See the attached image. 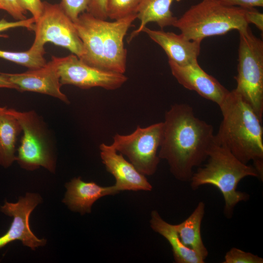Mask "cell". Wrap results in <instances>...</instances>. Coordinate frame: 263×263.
<instances>
[{
  "label": "cell",
  "mask_w": 263,
  "mask_h": 263,
  "mask_svg": "<svg viewBox=\"0 0 263 263\" xmlns=\"http://www.w3.org/2000/svg\"><path fill=\"white\" fill-rule=\"evenodd\" d=\"M103 20L86 11L81 14L74 23L85 51L80 59L89 65L105 70L103 62Z\"/></svg>",
  "instance_id": "2e32d148"
},
{
  "label": "cell",
  "mask_w": 263,
  "mask_h": 263,
  "mask_svg": "<svg viewBox=\"0 0 263 263\" xmlns=\"http://www.w3.org/2000/svg\"><path fill=\"white\" fill-rule=\"evenodd\" d=\"M100 157L107 170L115 179L114 185L119 192L123 190L150 191L152 186L145 175L124 159L111 145H100Z\"/></svg>",
  "instance_id": "5bb4252c"
},
{
  "label": "cell",
  "mask_w": 263,
  "mask_h": 263,
  "mask_svg": "<svg viewBox=\"0 0 263 263\" xmlns=\"http://www.w3.org/2000/svg\"><path fill=\"white\" fill-rule=\"evenodd\" d=\"M137 15L124 19L102 22L104 67L105 70L124 74L126 70L127 50L124 38Z\"/></svg>",
  "instance_id": "4fadbf2b"
},
{
  "label": "cell",
  "mask_w": 263,
  "mask_h": 263,
  "mask_svg": "<svg viewBox=\"0 0 263 263\" xmlns=\"http://www.w3.org/2000/svg\"><path fill=\"white\" fill-rule=\"evenodd\" d=\"M223 263H263V259L258 255L233 247L227 251Z\"/></svg>",
  "instance_id": "cb8c5ba5"
},
{
  "label": "cell",
  "mask_w": 263,
  "mask_h": 263,
  "mask_svg": "<svg viewBox=\"0 0 263 263\" xmlns=\"http://www.w3.org/2000/svg\"><path fill=\"white\" fill-rule=\"evenodd\" d=\"M35 38L32 45L44 48L47 42L65 48L81 58L85 51L74 22L66 15L59 4L43 1V9L35 21Z\"/></svg>",
  "instance_id": "ba28073f"
},
{
  "label": "cell",
  "mask_w": 263,
  "mask_h": 263,
  "mask_svg": "<svg viewBox=\"0 0 263 263\" xmlns=\"http://www.w3.org/2000/svg\"><path fill=\"white\" fill-rule=\"evenodd\" d=\"M219 107L223 119L214 135L215 143L228 149L244 164L252 161L262 180V120L234 89L229 92Z\"/></svg>",
  "instance_id": "7a4b0ae2"
},
{
  "label": "cell",
  "mask_w": 263,
  "mask_h": 263,
  "mask_svg": "<svg viewBox=\"0 0 263 263\" xmlns=\"http://www.w3.org/2000/svg\"><path fill=\"white\" fill-rule=\"evenodd\" d=\"M108 0H89L88 9L86 12L94 17L106 20L107 18L106 6Z\"/></svg>",
  "instance_id": "83f0119b"
},
{
  "label": "cell",
  "mask_w": 263,
  "mask_h": 263,
  "mask_svg": "<svg viewBox=\"0 0 263 263\" xmlns=\"http://www.w3.org/2000/svg\"><path fill=\"white\" fill-rule=\"evenodd\" d=\"M0 10L7 12L17 20L27 19V11L21 7L18 0H0Z\"/></svg>",
  "instance_id": "484cf974"
},
{
  "label": "cell",
  "mask_w": 263,
  "mask_h": 263,
  "mask_svg": "<svg viewBox=\"0 0 263 263\" xmlns=\"http://www.w3.org/2000/svg\"><path fill=\"white\" fill-rule=\"evenodd\" d=\"M222 3L232 6L249 9L255 7H263V0H218Z\"/></svg>",
  "instance_id": "f546056e"
},
{
  "label": "cell",
  "mask_w": 263,
  "mask_h": 263,
  "mask_svg": "<svg viewBox=\"0 0 263 263\" xmlns=\"http://www.w3.org/2000/svg\"><path fill=\"white\" fill-rule=\"evenodd\" d=\"M207 159V163L193 173L190 187L193 190L204 185L217 188L225 200L224 213L231 218L235 206L249 198V194L237 190L239 182L247 176L261 179V176L254 166L242 163L228 149L215 141Z\"/></svg>",
  "instance_id": "3957f363"
},
{
  "label": "cell",
  "mask_w": 263,
  "mask_h": 263,
  "mask_svg": "<svg viewBox=\"0 0 263 263\" xmlns=\"http://www.w3.org/2000/svg\"><path fill=\"white\" fill-rule=\"evenodd\" d=\"M44 47L32 45L24 52H11L0 50V58L26 67L29 69H35L43 66L47 62L44 57Z\"/></svg>",
  "instance_id": "7402d4cb"
},
{
  "label": "cell",
  "mask_w": 263,
  "mask_h": 263,
  "mask_svg": "<svg viewBox=\"0 0 263 263\" xmlns=\"http://www.w3.org/2000/svg\"><path fill=\"white\" fill-rule=\"evenodd\" d=\"M141 1V0H108L107 18L115 20L137 15Z\"/></svg>",
  "instance_id": "603a6c76"
},
{
  "label": "cell",
  "mask_w": 263,
  "mask_h": 263,
  "mask_svg": "<svg viewBox=\"0 0 263 263\" xmlns=\"http://www.w3.org/2000/svg\"><path fill=\"white\" fill-rule=\"evenodd\" d=\"M57 69L61 85H71L82 89L101 87L114 90L128 80L123 74L92 66L73 54L59 57Z\"/></svg>",
  "instance_id": "9c48e42d"
},
{
  "label": "cell",
  "mask_w": 263,
  "mask_h": 263,
  "mask_svg": "<svg viewBox=\"0 0 263 263\" xmlns=\"http://www.w3.org/2000/svg\"><path fill=\"white\" fill-rule=\"evenodd\" d=\"M59 59V57L52 56L51 60L40 68L21 73L1 74L20 92L43 94L69 104L68 97L60 90L61 84L57 69Z\"/></svg>",
  "instance_id": "8fae6325"
},
{
  "label": "cell",
  "mask_w": 263,
  "mask_h": 263,
  "mask_svg": "<svg viewBox=\"0 0 263 263\" xmlns=\"http://www.w3.org/2000/svg\"><path fill=\"white\" fill-rule=\"evenodd\" d=\"M247 23L254 24L260 31H263V14L255 8L245 9Z\"/></svg>",
  "instance_id": "4dcf8cb0"
},
{
  "label": "cell",
  "mask_w": 263,
  "mask_h": 263,
  "mask_svg": "<svg viewBox=\"0 0 263 263\" xmlns=\"http://www.w3.org/2000/svg\"><path fill=\"white\" fill-rule=\"evenodd\" d=\"M21 7L32 15L35 21L42 14L43 9V1L41 0H18Z\"/></svg>",
  "instance_id": "f1b7e54d"
},
{
  "label": "cell",
  "mask_w": 263,
  "mask_h": 263,
  "mask_svg": "<svg viewBox=\"0 0 263 263\" xmlns=\"http://www.w3.org/2000/svg\"><path fill=\"white\" fill-rule=\"evenodd\" d=\"M67 188L62 202L70 210L83 215L90 213L94 203L100 198L119 192L114 185L101 187L94 182H86L80 177L74 178L65 185Z\"/></svg>",
  "instance_id": "e0dca14e"
},
{
  "label": "cell",
  "mask_w": 263,
  "mask_h": 263,
  "mask_svg": "<svg viewBox=\"0 0 263 263\" xmlns=\"http://www.w3.org/2000/svg\"><path fill=\"white\" fill-rule=\"evenodd\" d=\"M9 110L19 121L23 132L16 158L20 166L28 170L42 167L54 172L52 143L41 117L34 111Z\"/></svg>",
  "instance_id": "8992f818"
},
{
  "label": "cell",
  "mask_w": 263,
  "mask_h": 263,
  "mask_svg": "<svg viewBox=\"0 0 263 263\" xmlns=\"http://www.w3.org/2000/svg\"><path fill=\"white\" fill-rule=\"evenodd\" d=\"M35 23L33 17L16 21H9L3 18L0 20V38H8V36L2 33L12 28L24 27L33 31Z\"/></svg>",
  "instance_id": "4316f807"
},
{
  "label": "cell",
  "mask_w": 263,
  "mask_h": 263,
  "mask_svg": "<svg viewBox=\"0 0 263 263\" xmlns=\"http://www.w3.org/2000/svg\"><path fill=\"white\" fill-rule=\"evenodd\" d=\"M248 24L245 9L226 5L218 0H203L177 18L173 26L186 38L201 42L206 38L239 31Z\"/></svg>",
  "instance_id": "277c9868"
},
{
  "label": "cell",
  "mask_w": 263,
  "mask_h": 263,
  "mask_svg": "<svg viewBox=\"0 0 263 263\" xmlns=\"http://www.w3.org/2000/svg\"><path fill=\"white\" fill-rule=\"evenodd\" d=\"M89 0H61L59 3L62 10L74 22L79 16L87 11Z\"/></svg>",
  "instance_id": "d4e9b609"
},
{
  "label": "cell",
  "mask_w": 263,
  "mask_h": 263,
  "mask_svg": "<svg viewBox=\"0 0 263 263\" xmlns=\"http://www.w3.org/2000/svg\"><path fill=\"white\" fill-rule=\"evenodd\" d=\"M142 32L163 49L169 60L182 66L198 61L201 42L189 40L181 34L152 30L147 26L144 27Z\"/></svg>",
  "instance_id": "9a60e30c"
},
{
  "label": "cell",
  "mask_w": 263,
  "mask_h": 263,
  "mask_svg": "<svg viewBox=\"0 0 263 263\" xmlns=\"http://www.w3.org/2000/svg\"><path fill=\"white\" fill-rule=\"evenodd\" d=\"M158 156L166 160L172 175L181 181H190L195 167L208 156L214 144L211 124L195 115L188 104L175 103L165 113Z\"/></svg>",
  "instance_id": "6da1fadb"
},
{
  "label": "cell",
  "mask_w": 263,
  "mask_h": 263,
  "mask_svg": "<svg viewBox=\"0 0 263 263\" xmlns=\"http://www.w3.org/2000/svg\"><path fill=\"white\" fill-rule=\"evenodd\" d=\"M21 132L19 123L9 108L0 105V165L4 168L16 160V142Z\"/></svg>",
  "instance_id": "d6986e66"
},
{
  "label": "cell",
  "mask_w": 263,
  "mask_h": 263,
  "mask_svg": "<svg viewBox=\"0 0 263 263\" xmlns=\"http://www.w3.org/2000/svg\"><path fill=\"white\" fill-rule=\"evenodd\" d=\"M163 133V122L145 128L138 126L130 134H115L111 145L126 155L140 173L150 176L156 172L160 162L157 152Z\"/></svg>",
  "instance_id": "52a82bcc"
},
{
  "label": "cell",
  "mask_w": 263,
  "mask_h": 263,
  "mask_svg": "<svg viewBox=\"0 0 263 263\" xmlns=\"http://www.w3.org/2000/svg\"><path fill=\"white\" fill-rule=\"evenodd\" d=\"M41 202V196L33 193H27L15 203L5 201L4 205L0 207V211L13 217V219L8 230L0 237V248L15 240L21 241L24 245L32 250L46 244V240L37 238L31 231L29 225L30 214Z\"/></svg>",
  "instance_id": "30bf717a"
},
{
  "label": "cell",
  "mask_w": 263,
  "mask_h": 263,
  "mask_svg": "<svg viewBox=\"0 0 263 263\" xmlns=\"http://www.w3.org/2000/svg\"><path fill=\"white\" fill-rule=\"evenodd\" d=\"M168 62L172 75L185 88L196 92L219 106L228 94L229 91L216 78L206 72L198 61L184 66L170 60Z\"/></svg>",
  "instance_id": "7c38bea8"
},
{
  "label": "cell",
  "mask_w": 263,
  "mask_h": 263,
  "mask_svg": "<svg viewBox=\"0 0 263 263\" xmlns=\"http://www.w3.org/2000/svg\"><path fill=\"white\" fill-rule=\"evenodd\" d=\"M0 88L16 89V86L10 82L7 78L0 73Z\"/></svg>",
  "instance_id": "1f68e13d"
},
{
  "label": "cell",
  "mask_w": 263,
  "mask_h": 263,
  "mask_svg": "<svg viewBox=\"0 0 263 263\" xmlns=\"http://www.w3.org/2000/svg\"><path fill=\"white\" fill-rule=\"evenodd\" d=\"M150 227L163 236L171 246L173 257L177 263H204L197 253L186 246L182 242L174 225L164 221L156 210L151 213Z\"/></svg>",
  "instance_id": "ffe728a7"
},
{
  "label": "cell",
  "mask_w": 263,
  "mask_h": 263,
  "mask_svg": "<svg viewBox=\"0 0 263 263\" xmlns=\"http://www.w3.org/2000/svg\"><path fill=\"white\" fill-rule=\"evenodd\" d=\"M180 0H141L137 13L140 21L138 28L129 37V41L138 36L149 22H155L161 29L173 26L177 18L173 16L171 6Z\"/></svg>",
  "instance_id": "ac0fdd59"
},
{
  "label": "cell",
  "mask_w": 263,
  "mask_h": 263,
  "mask_svg": "<svg viewBox=\"0 0 263 263\" xmlns=\"http://www.w3.org/2000/svg\"><path fill=\"white\" fill-rule=\"evenodd\" d=\"M205 204L200 202L192 213L183 222L174 225L180 239L204 260L208 256L201 235V225L205 213Z\"/></svg>",
  "instance_id": "44dd1931"
},
{
  "label": "cell",
  "mask_w": 263,
  "mask_h": 263,
  "mask_svg": "<svg viewBox=\"0 0 263 263\" xmlns=\"http://www.w3.org/2000/svg\"><path fill=\"white\" fill-rule=\"evenodd\" d=\"M236 92L262 120L263 116V41L249 26L238 31Z\"/></svg>",
  "instance_id": "5b68a950"
}]
</instances>
